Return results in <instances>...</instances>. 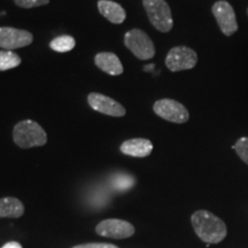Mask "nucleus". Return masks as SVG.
Returning a JSON list of instances; mask_svg holds the SVG:
<instances>
[{"label":"nucleus","instance_id":"0eeeda50","mask_svg":"<svg viewBox=\"0 0 248 248\" xmlns=\"http://www.w3.org/2000/svg\"><path fill=\"white\" fill-rule=\"evenodd\" d=\"M33 42L32 33L12 27H0V48L14 51L26 47Z\"/></svg>","mask_w":248,"mask_h":248},{"label":"nucleus","instance_id":"f257e3e1","mask_svg":"<svg viewBox=\"0 0 248 248\" xmlns=\"http://www.w3.org/2000/svg\"><path fill=\"white\" fill-rule=\"evenodd\" d=\"M195 233L207 244H218L228 234L225 223L208 210H198L191 217Z\"/></svg>","mask_w":248,"mask_h":248},{"label":"nucleus","instance_id":"4be33fe9","mask_svg":"<svg viewBox=\"0 0 248 248\" xmlns=\"http://www.w3.org/2000/svg\"><path fill=\"white\" fill-rule=\"evenodd\" d=\"M247 14H248V9H247Z\"/></svg>","mask_w":248,"mask_h":248},{"label":"nucleus","instance_id":"dca6fc26","mask_svg":"<svg viewBox=\"0 0 248 248\" xmlns=\"http://www.w3.org/2000/svg\"><path fill=\"white\" fill-rule=\"evenodd\" d=\"M21 58L13 51L2 49L0 51V71L13 69L21 64Z\"/></svg>","mask_w":248,"mask_h":248},{"label":"nucleus","instance_id":"ddd939ff","mask_svg":"<svg viewBox=\"0 0 248 248\" xmlns=\"http://www.w3.org/2000/svg\"><path fill=\"white\" fill-rule=\"evenodd\" d=\"M98 9L105 18L114 24H121L125 21L126 13L120 4L110 0H99Z\"/></svg>","mask_w":248,"mask_h":248},{"label":"nucleus","instance_id":"39448f33","mask_svg":"<svg viewBox=\"0 0 248 248\" xmlns=\"http://www.w3.org/2000/svg\"><path fill=\"white\" fill-rule=\"evenodd\" d=\"M153 110L161 119L169 121L172 123H185L190 119V113L186 109L184 105L173 99H160L155 101L153 105Z\"/></svg>","mask_w":248,"mask_h":248},{"label":"nucleus","instance_id":"aec40b11","mask_svg":"<svg viewBox=\"0 0 248 248\" xmlns=\"http://www.w3.org/2000/svg\"><path fill=\"white\" fill-rule=\"evenodd\" d=\"M73 248H119L115 245L111 244H105V243H92V244H84V245H78Z\"/></svg>","mask_w":248,"mask_h":248},{"label":"nucleus","instance_id":"7ed1b4c3","mask_svg":"<svg viewBox=\"0 0 248 248\" xmlns=\"http://www.w3.org/2000/svg\"><path fill=\"white\" fill-rule=\"evenodd\" d=\"M148 20L160 32H169L173 27V20L170 6L166 0H142Z\"/></svg>","mask_w":248,"mask_h":248},{"label":"nucleus","instance_id":"a211bd4d","mask_svg":"<svg viewBox=\"0 0 248 248\" xmlns=\"http://www.w3.org/2000/svg\"><path fill=\"white\" fill-rule=\"evenodd\" d=\"M232 148L237 152L238 156H239L245 163L248 164V137L240 138L239 140L232 146Z\"/></svg>","mask_w":248,"mask_h":248},{"label":"nucleus","instance_id":"423d86ee","mask_svg":"<svg viewBox=\"0 0 248 248\" xmlns=\"http://www.w3.org/2000/svg\"><path fill=\"white\" fill-rule=\"evenodd\" d=\"M198 54L194 49L186 46H176L168 52L166 66L172 73L192 69L197 66Z\"/></svg>","mask_w":248,"mask_h":248},{"label":"nucleus","instance_id":"2eb2a0df","mask_svg":"<svg viewBox=\"0 0 248 248\" xmlns=\"http://www.w3.org/2000/svg\"><path fill=\"white\" fill-rule=\"evenodd\" d=\"M75 38L69 35L58 36L54 39H52L51 43H49V47L53 49L54 52H58V53H67V52H70L71 49L75 47Z\"/></svg>","mask_w":248,"mask_h":248},{"label":"nucleus","instance_id":"f3484780","mask_svg":"<svg viewBox=\"0 0 248 248\" xmlns=\"http://www.w3.org/2000/svg\"><path fill=\"white\" fill-rule=\"evenodd\" d=\"M135 178L132 176L126 175V173H119V175H115L113 177V181H111V184H113L114 187L119 191H126L129 188H131L133 185H135Z\"/></svg>","mask_w":248,"mask_h":248},{"label":"nucleus","instance_id":"6e6552de","mask_svg":"<svg viewBox=\"0 0 248 248\" xmlns=\"http://www.w3.org/2000/svg\"><path fill=\"white\" fill-rule=\"evenodd\" d=\"M212 12L215 16L219 29L226 37H230L238 31V22L232 6L228 1L221 0L214 4Z\"/></svg>","mask_w":248,"mask_h":248},{"label":"nucleus","instance_id":"4468645a","mask_svg":"<svg viewBox=\"0 0 248 248\" xmlns=\"http://www.w3.org/2000/svg\"><path fill=\"white\" fill-rule=\"evenodd\" d=\"M24 213V206L16 198H2L0 199V217L17 218Z\"/></svg>","mask_w":248,"mask_h":248},{"label":"nucleus","instance_id":"1a4fd4ad","mask_svg":"<svg viewBox=\"0 0 248 248\" xmlns=\"http://www.w3.org/2000/svg\"><path fill=\"white\" fill-rule=\"evenodd\" d=\"M98 234L113 239H124L135 234V226L123 219L109 218L100 222L95 228Z\"/></svg>","mask_w":248,"mask_h":248},{"label":"nucleus","instance_id":"9b49d317","mask_svg":"<svg viewBox=\"0 0 248 248\" xmlns=\"http://www.w3.org/2000/svg\"><path fill=\"white\" fill-rule=\"evenodd\" d=\"M94 63L99 69L111 76H119L123 74L124 68L119 57L111 52H100L94 57Z\"/></svg>","mask_w":248,"mask_h":248},{"label":"nucleus","instance_id":"9d476101","mask_svg":"<svg viewBox=\"0 0 248 248\" xmlns=\"http://www.w3.org/2000/svg\"><path fill=\"white\" fill-rule=\"evenodd\" d=\"M88 102L93 110L105 114L111 117H122L126 114L124 108L120 102L114 100L113 98L101 94V93L92 92L88 95Z\"/></svg>","mask_w":248,"mask_h":248},{"label":"nucleus","instance_id":"f03ea898","mask_svg":"<svg viewBox=\"0 0 248 248\" xmlns=\"http://www.w3.org/2000/svg\"><path fill=\"white\" fill-rule=\"evenodd\" d=\"M13 140L21 148L40 147L47 142V135L35 121L24 120L14 126Z\"/></svg>","mask_w":248,"mask_h":248},{"label":"nucleus","instance_id":"20e7f679","mask_svg":"<svg viewBox=\"0 0 248 248\" xmlns=\"http://www.w3.org/2000/svg\"><path fill=\"white\" fill-rule=\"evenodd\" d=\"M124 45L139 60H151L155 55L153 40L145 31L140 29L128 31L124 36Z\"/></svg>","mask_w":248,"mask_h":248},{"label":"nucleus","instance_id":"f8f14e48","mask_svg":"<svg viewBox=\"0 0 248 248\" xmlns=\"http://www.w3.org/2000/svg\"><path fill=\"white\" fill-rule=\"evenodd\" d=\"M120 150L129 156L146 157L153 151V144L146 138H133L124 141Z\"/></svg>","mask_w":248,"mask_h":248},{"label":"nucleus","instance_id":"412c9836","mask_svg":"<svg viewBox=\"0 0 248 248\" xmlns=\"http://www.w3.org/2000/svg\"><path fill=\"white\" fill-rule=\"evenodd\" d=\"M1 248H22V246L18 243H16V241H11V243H7Z\"/></svg>","mask_w":248,"mask_h":248},{"label":"nucleus","instance_id":"6ab92c4d","mask_svg":"<svg viewBox=\"0 0 248 248\" xmlns=\"http://www.w3.org/2000/svg\"><path fill=\"white\" fill-rule=\"evenodd\" d=\"M14 2L21 8H33L47 5L49 0H14Z\"/></svg>","mask_w":248,"mask_h":248}]
</instances>
